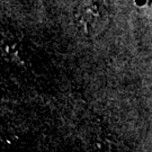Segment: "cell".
I'll return each mask as SVG.
<instances>
[{"mask_svg":"<svg viewBox=\"0 0 152 152\" xmlns=\"http://www.w3.org/2000/svg\"><path fill=\"white\" fill-rule=\"evenodd\" d=\"M76 20L85 35L102 32L109 20V12L104 0H85L76 10Z\"/></svg>","mask_w":152,"mask_h":152,"instance_id":"1","label":"cell"}]
</instances>
